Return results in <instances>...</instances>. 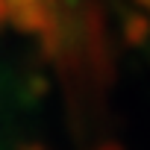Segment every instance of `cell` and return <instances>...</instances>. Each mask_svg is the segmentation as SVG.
I'll return each instance as SVG.
<instances>
[{"label":"cell","instance_id":"7a4b0ae2","mask_svg":"<svg viewBox=\"0 0 150 150\" xmlns=\"http://www.w3.org/2000/svg\"><path fill=\"white\" fill-rule=\"evenodd\" d=\"M144 35H147V21L138 18V15H132V18L127 21V38H129L132 44H138Z\"/></svg>","mask_w":150,"mask_h":150},{"label":"cell","instance_id":"6da1fadb","mask_svg":"<svg viewBox=\"0 0 150 150\" xmlns=\"http://www.w3.org/2000/svg\"><path fill=\"white\" fill-rule=\"evenodd\" d=\"M6 21H9L18 33H44V30L53 24V12H50L47 3L35 0V3H27V6L12 9Z\"/></svg>","mask_w":150,"mask_h":150},{"label":"cell","instance_id":"277c9868","mask_svg":"<svg viewBox=\"0 0 150 150\" xmlns=\"http://www.w3.org/2000/svg\"><path fill=\"white\" fill-rule=\"evenodd\" d=\"M24 150H41V147H38V144H30V147H24Z\"/></svg>","mask_w":150,"mask_h":150},{"label":"cell","instance_id":"3957f363","mask_svg":"<svg viewBox=\"0 0 150 150\" xmlns=\"http://www.w3.org/2000/svg\"><path fill=\"white\" fill-rule=\"evenodd\" d=\"M27 3H35V0H6L9 12H12V9H18V6H27Z\"/></svg>","mask_w":150,"mask_h":150},{"label":"cell","instance_id":"5b68a950","mask_svg":"<svg viewBox=\"0 0 150 150\" xmlns=\"http://www.w3.org/2000/svg\"><path fill=\"white\" fill-rule=\"evenodd\" d=\"M41 3H47V6H50V0H41Z\"/></svg>","mask_w":150,"mask_h":150}]
</instances>
